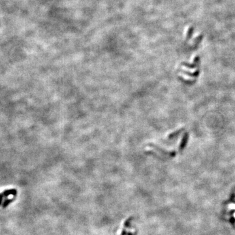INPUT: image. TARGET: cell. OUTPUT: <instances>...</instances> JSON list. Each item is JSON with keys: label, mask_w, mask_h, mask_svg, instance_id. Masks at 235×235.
Instances as JSON below:
<instances>
[{"label": "cell", "mask_w": 235, "mask_h": 235, "mask_svg": "<svg viewBox=\"0 0 235 235\" xmlns=\"http://www.w3.org/2000/svg\"><path fill=\"white\" fill-rule=\"evenodd\" d=\"M229 208H235V205H234V204H231V205L229 206Z\"/></svg>", "instance_id": "cell-8"}, {"label": "cell", "mask_w": 235, "mask_h": 235, "mask_svg": "<svg viewBox=\"0 0 235 235\" xmlns=\"http://www.w3.org/2000/svg\"><path fill=\"white\" fill-rule=\"evenodd\" d=\"M15 200V198H13V199H5V201L3 202V205H2V206H3V208H6L7 206L9 205V204H11V203H12V202H13Z\"/></svg>", "instance_id": "cell-4"}, {"label": "cell", "mask_w": 235, "mask_h": 235, "mask_svg": "<svg viewBox=\"0 0 235 235\" xmlns=\"http://www.w3.org/2000/svg\"><path fill=\"white\" fill-rule=\"evenodd\" d=\"M2 194H3L4 197H7V196H9L10 195L16 196V194H17V191H16L15 189H7V190H5V191H3V193H2Z\"/></svg>", "instance_id": "cell-2"}, {"label": "cell", "mask_w": 235, "mask_h": 235, "mask_svg": "<svg viewBox=\"0 0 235 235\" xmlns=\"http://www.w3.org/2000/svg\"><path fill=\"white\" fill-rule=\"evenodd\" d=\"M183 130H184V129H180V130L176 131L175 132L172 133H171V134H170L169 136H168V138H169V139H171V138H174V137H176V136H178V135H180V134L183 131Z\"/></svg>", "instance_id": "cell-3"}, {"label": "cell", "mask_w": 235, "mask_h": 235, "mask_svg": "<svg viewBox=\"0 0 235 235\" xmlns=\"http://www.w3.org/2000/svg\"><path fill=\"white\" fill-rule=\"evenodd\" d=\"M3 195L2 194V193H0V206H1V204H2V201H3Z\"/></svg>", "instance_id": "cell-7"}, {"label": "cell", "mask_w": 235, "mask_h": 235, "mask_svg": "<svg viewBox=\"0 0 235 235\" xmlns=\"http://www.w3.org/2000/svg\"><path fill=\"white\" fill-rule=\"evenodd\" d=\"M182 72H183V73H185L184 74H187V75H189V76H196L199 74V70H197L195 73H189V72H188V71H185V70H182Z\"/></svg>", "instance_id": "cell-5"}, {"label": "cell", "mask_w": 235, "mask_h": 235, "mask_svg": "<svg viewBox=\"0 0 235 235\" xmlns=\"http://www.w3.org/2000/svg\"><path fill=\"white\" fill-rule=\"evenodd\" d=\"M183 65H185V67H188L191 68V69H193V67H196V66L197 65V64L190 65V64H188V63H183Z\"/></svg>", "instance_id": "cell-6"}, {"label": "cell", "mask_w": 235, "mask_h": 235, "mask_svg": "<svg viewBox=\"0 0 235 235\" xmlns=\"http://www.w3.org/2000/svg\"><path fill=\"white\" fill-rule=\"evenodd\" d=\"M188 137H189V134L188 133H185L183 138L182 139V141L180 142V144L179 146V151H181V150H184V148H185V145L187 144V141H188Z\"/></svg>", "instance_id": "cell-1"}, {"label": "cell", "mask_w": 235, "mask_h": 235, "mask_svg": "<svg viewBox=\"0 0 235 235\" xmlns=\"http://www.w3.org/2000/svg\"></svg>", "instance_id": "cell-9"}]
</instances>
